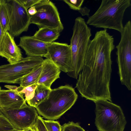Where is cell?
Wrapping results in <instances>:
<instances>
[{
  "label": "cell",
  "instance_id": "cell-29",
  "mask_svg": "<svg viewBox=\"0 0 131 131\" xmlns=\"http://www.w3.org/2000/svg\"><path fill=\"white\" fill-rule=\"evenodd\" d=\"M4 34L3 31L2 26L0 23V46Z\"/></svg>",
  "mask_w": 131,
  "mask_h": 131
},
{
  "label": "cell",
  "instance_id": "cell-6",
  "mask_svg": "<svg viewBox=\"0 0 131 131\" xmlns=\"http://www.w3.org/2000/svg\"><path fill=\"white\" fill-rule=\"evenodd\" d=\"M117 49V62L120 81L129 90H131V23L128 21L121 33Z\"/></svg>",
  "mask_w": 131,
  "mask_h": 131
},
{
  "label": "cell",
  "instance_id": "cell-2",
  "mask_svg": "<svg viewBox=\"0 0 131 131\" xmlns=\"http://www.w3.org/2000/svg\"><path fill=\"white\" fill-rule=\"evenodd\" d=\"M131 0H102L96 11L89 17L88 25L104 29H113L120 33L126 10L131 5Z\"/></svg>",
  "mask_w": 131,
  "mask_h": 131
},
{
  "label": "cell",
  "instance_id": "cell-28",
  "mask_svg": "<svg viewBox=\"0 0 131 131\" xmlns=\"http://www.w3.org/2000/svg\"><path fill=\"white\" fill-rule=\"evenodd\" d=\"M30 16H32L37 13V10L34 6H32L27 10Z\"/></svg>",
  "mask_w": 131,
  "mask_h": 131
},
{
  "label": "cell",
  "instance_id": "cell-21",
  "mask_svg": "<svg viewBox=\"0 0 131 131\" xmlns=\"http://www.w3.org/2000/svg\"><path fill=\"white\" fill-rule=\"evenodd\" d=\"M16 129L0 111V131H13Z\"/></svg>",
  "mask_w": 131,
  "mask_h": 131
},
{
  "label": "cell",
  "instance_id": "cell-22",
  "mask_svg": "<svg viewBox=\"0 0 131 131\" xmlns=\"http://www.w3.org/2000/svg\"><path fill=\"white\" fill-rule=\"evenodd\" d=\"M61 131H85L78 123L69 122L61 126Z\"/></svg>",
  "mask_w": 131,
  "mask_h": 131
},
{
  "label": "cell",
  "instance_id": "cell-20",
  "mask_svg": "<svg viewBox=\"0 0 131 131\" xmlns=\"http://www.w3.org/2000/svg\"><path fill=\"white\" fill-rule=\"evenodd\" d=\"M37 84H34L22 88L19 86L16 87L17 91L20 93L24 94L26 101L32 99L34 95L35 91Z\"/></svg>",
  "mask_w": 131,
  "mask_h": 131
},
{
  "label": "cell",
  "instance_id": "cell-7",
  "mask_svg": "<svg viewBox=\"0 0 131 131\" xmlns=\"http://www.w3.org/2000/svg\"><path fill=\"white\" fill-rule=\"evenodd\" d=\"M42 57H29L21 61L0 66V83H19L21 79L35 68L41 65Z\"/></svg>",
  "mask_w": 131,
  "mask_h": 131
},
{
  "label": "cell",
  "instance_id": "cell-15",
  "mask_svg": "<svg viewBox=\"0 0 131 131\" xmlns=\"http://www.w3.org/2000/svg\"><path fill=\"white\" fill-rule=\"evenodd\" d=\"M41 66V71L36 84L51 89L52 83L59 78L61 71L52 61L47 59L43 60Z\"/></svg>",
  "mask_w": 131,
  "mask_h": 131
},
{
  "label": "cell",
  "instance_id": "cell-13",
  "mask_svg": "<svg viewBox=\"0 0 131 131\" xmlns=\"http://www.w3.org/2000/svg\"><path fill=\"white\" fill-rule=\"evenodd\" d=\"M14 38L7 31L0 46V56L6 59L11 64L19 62L23 58L20 49L16 44Z\"/></svg>",
  "mask_w": 131,
  "mask_h": 131
},
{
  "label": "cell",
  "instance_id": "cell-9",
  "mask_svg": "<svg viewBox=\"0 0 131 131\" xmlns=\"http://www.w3.org/2000/svg\"><path fill=\"white\" fill-rule=\"evenodd\" d=\"M5 1L9 18L7 31L14 37L18 36L28 30L30 16L18 0Z\"/></svg>",
  "mask_w": 131,
  "mask_h": 131
},
{
  "label": "cell",
  "instance_id": "cell-1",
  "mask_svg": "<svg viewBox=\"0 0 131 131\" xmlns=\"http://www.w3.org/2000/svg\"><path fill=\"white\" fill-rule=\"evenodd\" d=\"M114 41L106 29L97 31L90 41L75 86L86 100L112 102L110 85Z\"/></svg>",
  "mask_w": 131,
  "mask_h": 131
},
{
  "label": "cell",
  "instance_id": "cell-33",
  "mask_svg": "<svg viewBox=\"0 0 131 131\" xmlns=\"http://www.w3.org/2000/svg\"><path fill=\"white\" fill-rule=\"evenodd\" d=\"M1 89V87L0 86V89Z\"/></svg>",
  "mask_w": 131,
  "mask_h": 131
},
{
  "label": "cell",
  "instance_id": "cell-24",
  "mask_svg": "<svg viewBox=\"0 0 131 131\" xmlns=\"http://www.w3.org/2000/svg\"><path fill=\"white\" fill-rule=\"evenodd\" d=\"M70 8L74 10L79 11L81 8L84 0H64Z\"/></svg>",
  "mask_w": 131,
  "mask_h": 131
},
{
  "label": "cell",
  "instance_id": "cell-31",
  "mask_svg": "<svg viewBox=\"0 0 131 131\" xmlns=\"http://www.w3.org/2000/svg\"><path fill=\"white\" fill-rule=\"evenodd\" d=\"M22 131H32L31 127H29L22 130Z\"/></svg>",
  "mask_w": 131,
  "mask_h": 131
},
{
  "label": "cell",
  "instance_id": "cell-34",
  "mask_svg": "<svg viewBox=\"0 0 131 131\" xmlns=\"http://www.w3.org/2000/svg\"></svg>",
  "mask_w": 131,
  "mask_h": 131
},
{
  "label": "cell",
  "instance_id": "cell-32",
  "mask_svg": "<svg viewBox=\"0 0 131 131\" xmlns=\"http://www.w3.org/2000/svg\"><path fill=\"white\" fill-rule=\"evenodd\" d=\"M13 131H22V130H17V129H16Z\"/></svg>",
  "mask_w": 131,
  "mask_h": 131
},
{
  "label": "cell",
  "instance_id": "cell-3",
  "mask_svg": "<svg viewBox=\"0 0 131 131\" xmlns=\"http://www.w3.org/2000/svg\"><path fill=\"white\" fill-rule=\"evenodd\" d=\"M78 98L72 87L61 86L51 89L47 96L36 108L38 114L45 118L57 120L72 107Z\"/></svg>",
  "mask_w": 131,
  "mask_h": 131
},
{
  "label": "cell",
  "instance_id": "cell-17",
  "mask_svg": "<svg viewBox=\"0 0 131 131\" xmlns=\"http://www.w3.org/2000/svg\"><path fill=\"white\" fill-rule=\"evenodd\" d=\"M51 90L41 85H37L33 98L26 102L28 105L36 108L48 96Z\"/></svg>",
  "mask_w": 131,
  "mask_h": 131
},
{
  "label": "cell",
  "instance_id": "cell-18",
  "mask_svg": "<svg viewBox=\"0 0 131 131\" xmlns=\"http://www.w3.org/2000/svg\"><path fill=\"white\" fill-rule=\"evenodd\" d=\"M41 70V65L36 68L21 79L19 83L20 85L19 86L23 88L36 84L39 78Z\"/></svg>",
  "mask_w": 131,
  "mask_h": 131
},
{
  "label": "cell",
  "instance_id": "cell-16",
  "mask_svg": "<svg viewBox=\"0 0 131 131\" xmlns=\"http://www.w3.org/2000/svg\"><path fill=\"white\" fill-rule=\"evenodd\" d=\"M60 33L56 29L43 27L39 28L33 36L36 39L42 42L50 43L58 39Z\"/></svg>",
  "mask_w": 131,
  "mask_h": 131
},
{
  "label": "cell",
  "instance_id": "cell-12",
  "mask_svg": "<svg viewBox=\"0 0 131 131\" xmlns=\"http://www.w3.org/2000/svg\"><path fill=\"white\" fill-rule=\"evenodd\" d=\"M5 86L9 89H0V107L15 109L20 108L26 104L24 94L17 91L16 86L5 85Z\"/></svg>",
  "mask_w": 131,
  "mask_h": 131
},
{
  "label": "cell",
  "instance_id": "cell-30",
  "mask_svg": "<svg viewBox=\"0 0 131 131\" xmlns=\"http://www.w3.org/2000/svg\"><path fill=\"white\" fill-rule=\"evenodd\" d=\"M31 128L32 131H38L35 124L31 127Z\"/></svg>",
  "mask_w": 131,
  "mask_h": 131
},
{
  "label": "cell",
  "instance_id": "cell-10",
  "mask_svg": "<svg viewBox=\"0 0 131 131\" xmlns=\"http://www.w3.org/2000/svg\"><path fill=\"white\" fill-rule=\"evenodd\" d=\"M35 108L26 104L15 109L0 107V111L16 129L23 130L35 123L38 116Z\"/></svg>",
  "mask_w": 131,
  "mask_h": 131
},
{
  "label": "cell",
  "instance_id": "cell-25",
  "mask_svg": "<svg viewBox=\"0 0 131 131\" xmlns=\"http://www.w3.org/2000/svg\"><path fill=\"white\" fill-rule=\"evenodd\" d=\"M19 2L27 10L31 7L34 6L39 3L41 0H18Z\"/></svg>",
  "mask_w": 131,
  "mask_h": 131
},
{
  "label": "cell",
  "instance_id": "cell-14",
  "mask_svg": "<svg viewBox=\"0 0 131 131\" xmlns=\"http://www.w3.org/2000/svg\"><path fill=\"white\" fill-rule=\"evenodd\" d=\"M49 43L38 40L33 36H24L20 38L18 46L24 50L27 56L42 57L47 53Z\"/></svg>",
  "mask_w": 131,
  "mask_h": 131
},
{
  "label": "cell",
  "instance_id": "cell-19",
  "mask_svg": "<svg viewBox=\"0 0 131 131\" xmlns=\"http://www.w3.org/2000/svg\"><path fill=\"white\" fill-rule=\"evenodd\" d=\"M9 22L5 0H0V23L4 34L8 31Z\"/></svg>",
  "mask_w": 131,
  "mask_h": 131
},
{
  "label": "cell",
  "instance_id": "cell-8",
  "mask_svg": "<svg viewBox=\"0 0 131 131\" xmlns=\"http://www.w3.org/2000/svg\"><path fill=\"white\" fill-rule=\"evenodd\" d=\"M37 13L30 16V23L36 25L39 28L48 27L56 29L60 32L64 28L59 14L54 4L48 0H41L34 6Z\"/></svg>",
  "mask_w": 131,
  "mask_h": 131
},
{
  "label": "cell",
  "instance_id": "cell-27",
  "mask_svg": "<svg viewBox=\"0 0 131 131\" xmlns=\"http://www.w3.org/2000/svg\"><path fill=\"white\" fill-rule=\"evenodd\" d=\"M79 12L82 16L85 15L88 16L89 15L90 10L87 8L84 7L82 8L81 7Z\"/></svg>",
  "mask_w": 131,
  "mask_h": 131
},
{
  "label": "cell",
  "instance_id": "cell-26",
  "mask_svg": "<svg viewBox=\"0 0 131 131\" xmlns=\"http://www.w3.org/2000/svg\"><path fill=\"white\" fill-rule=\"evenodd\" d=\"M43 119L38 115L35 125L38 131H48L43 121Z\"/></svg>",
  "mask_w": 131,
  "mask_h": 131
},
{
  "label": "cell",
  "instance_id": "cell-4",
  "mask_svg": "<svg viewBox=\"0 0 131 131\" xmlns=\"http://www.w3.org/2000/svg\"><path fill=\"white\" fill-rule=\"evenodd\" d=\"M91 29L85 19L81 17H77L73 28L70 40L71 61L70 71L67 74L77 79L82 70L87 48L91 36Z\"/></svg>",
  "mask_w": 131,
  "mask_h": 131
},
{
  "label": "cell",
  "instance_id": "cell-11",
  "mask_svg": "<svg viewBox=\"0 0 131 131\" xmlns=\"http://www.w3.org/2000/svg\"><path fill=\"white\" fill-rule=\"evenodd\" d=\"M44 57L52 61L60 70L67 73L70 70L71 57L70 45L53 42L49 43Z\"/></svg>",
  "mask_w": 131,
  "mask_h": 131
},
{
  "label": "cell",
  "instance_id": "cell-5",
  "mask_svg": "<svg viewBox=\"0 0 131 131\" xmlns=\"http://www.w3.org/2000/svg\"><path fill=\"white\" fill-rule=\"evenodd\" d=\"M95 103V123L99 131H124L126 121L120 106L107 100Z\"/></svg>",
  "mask_w": 131,
  "mask_h": 131
},
{
  "label": "cell",
  "instance_id": "cell-23",
  "mask_svg": "<svg viewBox=\"0 0 131 131\" xmlns=\"http://www.w3.org/2000/svg\"><path fill=\"white\" fill-rule=\"evenodd\" d=\"M43 121L48 131H61V126L58 121L43 119Z\"/></svg>",
  "mask_w": 131,
  "mask_h": 131
}]
</instances>
